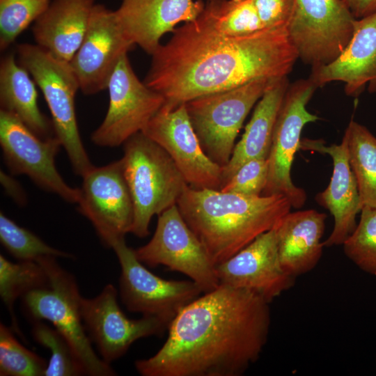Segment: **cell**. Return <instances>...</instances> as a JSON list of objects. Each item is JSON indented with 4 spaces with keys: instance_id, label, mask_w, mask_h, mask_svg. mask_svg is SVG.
<instances>
[{
    "instance_id": "6da1fadb",
    "label": "cell",
    "mask_w": 376,
    "mask_h": 376,
    "mask_svg": "<svg viewBox=\"0 0 376 376\" xmlns=\"http://www.w3.org/2000/svg\"><path fill=\"white\" fill-rule=\"evenodd\" d=\"M172 33L151 55L143 81L164 97L169 108L256 79L286 77L299 58L287 26L231 37L200 15Z\"/></svg>"
},
{
    "instance_id": "7a4b0ae2",
    "label": "cell",
    "mask_w": 376,
    "mask_h": 376,
    "mask_svg": "<svg viewBox=\"0 0 376 376\" xmlns=\"http://www.w3.org/2000/svg\"><path fill=\"white\" fill-rule=\"evenodd\" d=\"M269 303L220 284L187 306L152 357L135 361L142 376H240L260 357L271 324Z\"/></svg>"
},
{
    "instance_id": "3957f363",
    "label": "cell",
    "mask_w": 376,
    "mask_h": 376,
    "mask_svg": "<svg viewBox=\"0 0 376 376\" xmlns=\"http://www.w3.org/2000/svg\"><path fill=\"white\" fill-rule=\"evenodd\" d=\"M177 205L214 265L274 228L292 207L281 194L244 196L188 185Z\"/></svg>"
},
{
    "instance_id": "277c9868",
    "label": "cell",
    "mask_w": 376,
    "mask_h": 376,
    "mask_svg": "<svg viewBox=\"0 0 376 376\" xmlns=\"http://www.w3.org/2000/svg\"><path fill=\"white\" fill-rule=\"evenodd\" d=\"M123 146V173L134 210L131 233L145 237L152 217L177 204L187 183L169 154L142 132Z\"/></svg>"
},
{
    "instance_id": "5b68a950",
    "label": "cell",
    "mask_w": 376,
    "mask_h": 376,
    "mask_svg": "<svg viewBox=\"0 0 376 376\" xmlns=\"http://www.w3.org/2000/svg\"><path fill=\"white\" fill-rule=\"evenodd\" d=\"M45 269L49 285L24 295L22 308L32 321L47 320L67 340L84 375L113 376L115 370L95 352L80 312L81 296L72 274L62 268L55 257L38 261Z\"/></svg>"
},
{
    "instance_id": "8992f818",
    "label": "cell",
    "mask_w": 376,
    "mask_h": 376,
    "mask_svg": "<svg viewBox=\"0 0 376 376\" xmlns=\"http://www.w3.org/2000/svg\"><path fill=\"white\" fill-rule=\"evenodd\" d=\"M16 56L41 90L51 113L54 135L64 148L74 172L82 178L94 166L78 128L75 97L79 84L70 62L30 43L18 45Z\"/></svg>"
},
{
    "instance_id": "52a82bcc",
    "label": "cell",
    "mask_w": 376,
    "mask_h": 376,
    "mask_svg": "<svg viewBox=\"0 0 376 376\" xmlns=\"http://www.w3.org/2000/svg\"><path fill=\"white\" fill-rule=\"evenodd\" d=\"M274 79H256L185 103L201 145L213 162L222 167L228 164L245 118Z\"/></svg>"
},
{
    "instance_id": "ba28073f",
    "label": "cell",
    "mask_w": 376,
    "mask_h": 376,
    "mask_svg": "<svg viewBox=\"0 0 376 376\" xmlns=\"http://www.w3.org/2000/svg\"><path fill=\"white\" fill-rule=\"evenodd\" d=\"M355 20L343 0H295L287 31L298 58L313 68L329 65L343 53Z\"/></svg>"
},
{
    "instance_id": "9c48e42d",
    "label": "cell",
    "mask_w": 376,
    "mask_h": 376,
    "mask_svg": "<svg viewBox=\"0 0 376 376\" xmlns=\"http://www.w3.org/2000/svg\"><path fill=\"white\" fill-rule=\"evenodd\" d=\"M317 88L309 78L289 85L277 116L267 157V182L262 195H283L296 209L304 205L307 196L303 189L292 182L291 167L295 153L300 148L304 127L320 119L306 109Z\"/></svg>"
},
{
    "instance_id": "30bf717a",
    "label": "cell",
    "mask_w": 376,
    "mask_h": 376,
    "mask_svg": "<svg viewBox=\"0 0 376 376\" xmlns=\"http://www.w3.org/2000/svg\"><path fill=\"white\" fill-rule=\"evenodd\" d=\"M121 273L119 293L128 311L156 317L169 327L177 314L200 297L201 288L193 281L166 280L147 269L129 247L125 237L111 246Z\"/></svg>"
},
{
    "instance_id": "8fae6325",
    "label": "cell",
    "mask_w": 376,
    "mask_h": 376,
    "mask_svg": "<svg viewBox=\"0 0 376 376\" xmlns=\"http://www.w3.org/2000/svg\"><path fill=\"white\" fill-rule=\"evenodd\" d=\"M134 252L143 265L151 267L165 265L187 276L204 293L220 285L214 264L186 223L177 204L158 215L152 237Z\"/></svg>"
},
{
    "instance_id": "7c38bea8",
    "label": "cell",
    "mask_w": 376,
    "mask_h": 376,
    "mask_svg": "<svg viewBox=\"0 0 376 376\" xmlns=\"http://www.w3.org/2000/svg\"><path fill=\"white\" fill-rule=\"evenodd\" d=\"M109 107L91 139L101 147L119 146L142 132L165 103L164 97L141 81L127 54L118 63L109 79Z\"/></svg>"
},
{
    "instance_id": "4fadbf2b",
    "label": "cell",
    "mask_w": 376,
    "mask_h": 376,
    "mask_svg": "<svg viewBox=\"0 0 376 376\" xmlns=\"http://www.w3.org/2000/svg\"><path fill=\"white\" fill-rule=\"evenodd\" d=\"M0 146L13 175H26L40 189L77 203L79 189L70 187L56 169L61 143L56 136L41 138L14 114L0 109Z\"/></svg>"
},
{
    "instance_id": "5bb4252c",
    "label": "cell",
    "mask_w": 376,
    "mask_h": 376,
    "mask_svg": "<svg viewBox=\"0 0 376 376\" xmlns=\"http://www.w3.org/2000/svg\"><path fill=\"white\" fill-rule=\"evenodd\" d=\"M82 179L78 210L91 221L102 243L111 248L131 233L134 217L122 160L94 166Z\"/></svg>"
},
{
    "instance_id": "9a60e30c",
    "label": "cell",
    "mask_w": 376,
    "mask_h": 376,
    "mask_svg": "<svg viewBox=\"0 0 376 376\" xmlns=\"http://www.w3.org/2000/svg\"><path fill=\"white\" fill-rule=\"evenodd\" d=\"M142 132L169 154L189 186L220 190L222 166L204 152L185 104L174 108L164 104Z\"/></svg>"
},
{
    "instance_id": "2e32d148",
    "label": "cell",
    "mask_w": 376,
    "mask_h": 376,
    "mask_svg": "<svg viewBox=\"0 0 376 376\" xmlns=\"http://www.w3.org/2000/svg\"><path fill=\"white\" fill-rule=\"evenodd\" d=\"M118 291L107 284L93 298L81 297L80 312L86 331L107 363L120 358L137 340L151 336H162L168 329L160 319L143 315L129 319L118 304Z\"/></svg>"
},
{
    "instance_id": "e0dca14e",
    "label": "cell",
    "mask_w": 376,
    "mask_h": 376,
    "mask_svg": "<svg viewBox=\"0 0 376 376\" xmlns=\"http://www.w3.org/2000/svg\"><path fill=\"white\" fill-rule=\"evenodd\" d=\"M122 29L115 11L95 4L84 38L70 61L87 95L107 88L120 59L134 47Z\"/></svg>"
},
{
    "instance_id": "ac0fdd59",
    "label": "cell",
    "mask_w": 376,
    "mask_h": 376,
    "mask_svg": "<svg viewBox=\"0 0 376 376\" xmlns=\"http://www.w3.org/2000/svg\"><path fill=\"white\" fill-rule=\"evenodd\" d=\"M215 270L220 284L250 290L269 303L290 289L296 279L281 266L275 228L215 265Z\"/></svg>"
},
{
    "instance_id": "d6986e66",
    "label": "cell",
    "mask_w": 376,
    "mask_h": 376,
    "mask_svg": "<svg viewBox=\"0 0 376 376\" xmlns=\"http://www.w3.org/2000/svg\"><path fill=\"white\" fill-rule=\"evenodd\" d=\"M314 150L329 155L333 162L330 182L315 196L316 202L328 210L334 217L333 230L323 242L324 246L343 245L353 233L356 217L363 207L357 182L349 162L347 141L325 146L322 140L303 139L300 148Z\"/></svg>"
},
{
    "instance_id": "ffe728a7",
    "label": "cell",
    "mask_w": 376,
    "mask_h": 376,
    "mask_svg": "<svg viewBox=\"0 0 376 376\" xmlns=\"http://www.w3.org/2000/svg\"><path fill=\"white\" fill-rule=\"evenodd\" d=\"M204 6L201 0H122L115 13L127 37L152 55L164 34L197 19Z\"/></svg>"
},
{
    "instance_id": "44dd1931",
    "label": "cell",
    "mask_w": 376,
    "mask_h": 376,
    "mask_svg": "<svg viewBox=\"0 0 376 376\" xmlns=\"http://www.w3.org/2000/svg\"><path fill=\"white\" fill-rule=\"evenodd\" d=\"M318 87L334 81L345 84V93L357 97L368 84L376 93V12L356 19L352 37L343 53L329 65L311 68Z\"/></svg>"
},
{
    "instance_id": "7402d4cb",
    "label": "cell",
    "mask_w": 376,
    "mask_h": 376,
    "mask_svg": "<svg viewBox=\"0 0 376 376\" xmlns=\"http://www.w3.org/2000/svg\"><path fill=\"white\" fill-rule=\"evenodd\" d=\"M327 214L315 210L289 212L275 227L281 266L289 275L306 274L319 263Z\"/></svg>"
},
{
    "instance_id": "603a6c76",
    "label": "cell",
    "mask_w": 376,
    "mask_h": 376,
    "mask_svg": "<svg viewBox=\"0 0 376 376\" xmlns=\"http://www.w3.org/2000/svg\"><path fill=\"white\" fill-rule=\"evenodd\" d=\"M95 0H52L33 23L36 44L70 62L88 29Z\"/></svg>"
},
{
    "instance_id": "cb8c5ba5",
    "label": "cell",
    "mask_w": 376,
    "mask_h": 376,
    "mask_svg": "<svg viewBox=\"0 0 376 376\" xmlns=\"http://www.w3.org/2000/svg\"><path fill=\"white\" fill-rule=\"evenodd\" d=\"M289 85L287 76L274 79L258 101L229 162L222 167V186L245 162L267 158L275 123Z\"/></svg>"
},
{
    "instance_id": "d4e9b609",
    "label": "cell",
    "mask_w": 376,
    "mask_h": 376,
    "mask_svg": "<svg viewBox=\"0 0 376 376\" xmlns=\"http://www.w3.org/2000/svg\"><path fill=\"white\" fill-rule=\"evenodd\" d=\"M36 84L29 72L19 63L16 54H8L1 58V109L14 114L41 138L55 136L52 120L38 107Z\"/></svg>"
},
{
    "instance_id": "484cf974",
    "label": "cell",
    "mask_w": 376,
    "mask_h": 376,
    "mask_svg": "<svg viewBox=\"0 0 376 376\" xmlns=\"http://www.w3.org/2000/svg\"><path fill=\"white\" fill-rule=\"evenodd\" d=\"M344 137L362 205L376 207V137L365 126L352 120Z\"/></svg>"
},
{
    "instance_id": "4316f807",
    "label": "cell",
    "mask_w": 376,
    "mask_h": 376,
    "mask_svg": "<svg viewBox=\"0 0 376 376\" xmlns=\"http://www.w3.org/2000/svg\"><path fill=\"white\" fill-rule=\"evenodd\" d=\"M49 285L48 274L39 263H13L0 255V297L10 316L12 329L23 340L24 336L15 313V303L29 292Z\"/></svg>"
},
{
    "instance_id": "83f0119b",
    "label": "cell",
    "mask_w": 376,
    "mask_h": 376,
    "mask_svg": "<svg viewBox=\"0 0 376 376\" xmlns=\"http://www.w3.org/2000/svg\"><path fill=\"white\" fill-rule=\"evenodd\" d=\"M201 15L228 36H246L265 29L253 0H207Z\"/></svg>"
},
{
    "instance_id": "f1b7e54d",
    "label": "cell",
    "mask_w": 376,
    "mask_h": 376,
    "mask_svg": "<svg viewBox=\"0 0 376 376\" xmlns=\"http://www.w3.org/2000/svg\"><path fill=\"white\" fill-rule=\"evenodd\" d=\"M0 241L3 247L19 261H38L44 257L71 258L69 253L55 249L31 231L18 226L0 213Z\"/></svg>"
},
{
    "instance_id": "f546056e",
    "label": "cell",
    "mask_w": 376,
    "mask_h": 376,
    "mask_svg": "<svg viewBox=\"0 0 376 376\" xmlns=\"http://www.w3.org/2000/svg\"><path fill=\"white\" fill-rule=\"evenodd\" d=\"M31 334L35 341L51 352L45 376H77L84 375L72 347L55 328L42 321L33 322Z\"/></svg>"
},
{
    "instance_id": "4dcf8cb0",
    "label": "cell",
    "mask_w": 376,
    "mask_h": 376,
    "mask_svg": "<svg viewBox=\"0 0 376 376\" xmlns=\"http://www.w3.org/2000/svg\"><path fill=\"white\" fill-rule=\"evenodd\" d=\"M13 333L0 324V375L45 376L48 363L23 346Z\"/></svg>"
},
{
    "instance_id": "1f68e13d",
    "label": "cell",
    "mask_w": 376,
    "mask_h": 376,
    "mask_svg": "<svg viewBox=\"0 0 376 376\" xmlns=\"http://www.w3.org/2000/svg\"><path fill=\"white\" fill-rule=\"evenodd\" d=\"M343 246L346 256L360 269L376 276V207H362L359 223Z\"/></svg>"
},
{
    "instance_id": "d6a6232c",
    "label": "cell",
    "mask_w": 376,
    "mask_h": 376,
    "mask_svg": "<svg viewBox=\"0 0 376 376\" xmlns=\"http://www.w3.org/2000/svg\"><path fill=\"white\" fill-rule=\"evenodd\" d=\"M52 0H0V49L6 50L47 10Z\"/></svg>"
},
{
    "instance_id": "836d02e7",
    "label": "cell",
    "mask_w": 376,
    "mask_h": 376,
    "mask_svg": "<svg viewBox=\"0 0 376 376\" xmlns=\"http://www.w3.org/2000/svg\"><path fill=\"white\" fill-rule=\"evenodd\" d=\"M268 171L267 158L251 159L242 164L220 190L244 196H260L267 182Z\"/></svg>"
},
{
    "instance_id": "e575fe53",
    "label": "cell",
    "mask_w": 376,
    "mask_h": 376,
    "mask_svg": "<svg viewBox=\"0 0 376 376\" xmlns=\"http://www.w3.org/2000/svg\"><path fill=\"white\" fill-rule=\"evenodd\" d=\"M295 0H253L259 19L265 29L287 26Z\"/></svg>"
},
{
    "instance_id": "d590c367",
    "label": "cell",
    "mask_w": 376,
    "mask_h": 376,
    "mask_svg": "<svg viewBox=\"0 0 376 376\" xmlns=\"http://www.w3.org/2000/svg\"><path fill=\"white\" fill-rule=\"evenodd\" d=\"M0 180L6 192L16 203L19 205L26 204V194L18 181L3 171L0 172Z\"/></svg>"
},
{
    "instance_id": "8d00e7d4",
    "label": "cell",
    "mask_w": 376,
    "mask_h": 376,
    "mask_svg": "<svg viewBox=\"0 0 376 376\" xmlns=\"http://www.w3.org/2000/svg\"><path fill=\"white\" fill-rule=\"evenodd\" d=\"M356 19H360L376 12V0H343Z\"/></svg>"
}]
</instances>
